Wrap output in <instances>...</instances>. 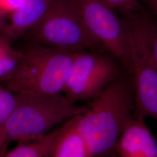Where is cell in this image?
Masks as SVG:
<instances>
[{
	"label": "cell",
	"instance_id": "obj_1",
	"mask_svg": "<svg viewBox=\"0 0 157 157\" xmlns=\"http://www.w3.org/2000/svg\"><path fill=\"white\" fill-rule=\"evenodd\" d=\"M89 101L86 111L78 115L76 129L90 157H111L115 154L118 140L133 118L132 77L124 71Z\"/></svg>",
	"mask_w": 157,
	"mask_h": 157
},
{
	"label": "cell",
	"instance_id": "obj_2",
	"mask_svg": "<svg viewBox=\"0 0 157 157\" xmlns=\"http://www.w3.org/2000/svg\"><path fill=\"white\" fill-rule=\"evenodd\" d=\"M16 107L2 129L4 148L13 141L21 143L36 140L50 132L57 124L86 111L62 93L43 95L15 93Z\"/></svg>",
	"mask_w": 157,
	"mask_h": 157
},
{
	"label": "cell",
	"instance_id": "obj_3",
	"mask_svg": "<svg viewBox=\"0 0 157 157\" xmlns=\"http://www.w3.org/2000/svg\"><path fill=\"white\" fill-rule=\"evenodd\" d=\"M17 50L19 62L11 78L3 83L5 87L14 93L43 95L62 93L75 52L26 41Z\"/></svg>",
	"mask_w": 157,
	"mask_h": 157
},
{
	"label": "cell",
	"instance_id": "obj_4",
	"mask_svg": "<svg viewBox=\"0 0 157 157\" xmlns=\"http://www.w3.org/2000/svg\"><path fill=\"white\" fill-rule=\"evenodd\" d=\"M121 15L128 28L133 67V118L157 121V68L149 40V12L141 7L137 11Z\"/></svg>",
	"mask_w": 157,
	"mask_h": 157
},
{
	"label": "cell",
	"instance_id": "obj_5",
	"mask_svg": "<svg viewBox=\"0 0 157 157\" xmlns=\"http://www.w3.org/2000/svg\"><path fill=\"white\" fill-rule=\"evenodd\" d=\"M22 38L69 52H107L87 30L75 0H52L45 15Z\"/></svg>",
	"mask_w": 157,
	"mask_h": 157
},
{
	"label": "cell",
	"instance_id": "obj_6",
	"mask_svg": "<svg viewBox=\"0 0 157 157\" xmlns=\"http://www.w3.org/2000/svg\"><path fill=\"white\" fill-rule=\"evenodd\" d=\"M86 28L107 53L132 76L133 67L127 24L100 0H75Z\"/></svg>",
	"mask_w": 157,
	"mask_h": 157
},
{
	"label": "cell",
	"instance_id": "obj_7",
	"mask_svg": "<svg viewBox=\"0 0 157 157\" xmlns=\"http://www.w3.org/2000/svg\"><path fill=\"white\" fill-rule=\"evenodd\" d=\"M124 71L118 59L107 52H76L71 73L62 93L73 102L90 101Z\"/></svg>",
	"mask_w": 157,
	"mask_h": 157
},
{
	"label": "cell",
	"instance_id": "obj_8",
	"mask_svg": "<svg viewBox=\"0 0 157 157\" xmlns=\"http://www.w3.org/2000/svg\"><path fill=\"white\" fill-rule=\"evenodd\" d=\"M118 157H157V142L144 118H132L115 147Z\"/></svg>",
	"mask_w": 157,
	"mask_h": 157
},
{
	"label": "cell",
	"instance_id": "obj_9",
	"mask_svg": "<svg viewBox=\"0 0 157 157\" xmlns=\"http://www.w3.org/2000/svg\"><path fill=\"white\" fill-rule=\"evenodd\" d=\"M51 2L52 0H26L22 6L10 13V21L0 30V34L11 43L22 38L45 15Z\"/></svg>",
	"mask_w": 157,
	"mask_h": 157
},
{
	"label": "cell",
	"instance_id": "obj_10",
	"mask_svg": "<svg viewBox=\"0 0 157 157\" xmlns=\"http://www.w3.org/2000/svg\"><path fill=\"white\" fill-rule=\"evenodd\" d=\"M78 117L68 119L61 126L32 143H21L4 157H53L59 141L76 125Z\"/></svg>",
	"mask_w": 157,
	"mask_h": 157
},
{
	"label": "cell",
	"instance_id": "obj_11",
	"mask_svg": "<svg viewBox=\"0 0 157 157\" xmlns=\"http://www.w3.org/2000/svg\"><path fill=\"white\" fill-rule=\"evenodd\" d=\"M53 157H90L84 141L76 129V125L59 141Z\"/></svg>",
	"mask_w": 157,
	"mask_h": 157
},
{
	"label": "cell",
	"instance_id": "obj_12",
	"mask_svg": "<svg viewBox=\"0 0 157 157\" xmlns=\"http://www.w3.org/2000/svg\"><path fill=\"white\" fill-rule=\"evenodd\" d=\"M20 54L12 43L0 34V82L4 83L11 78L17 69Z\"/></svg>",
	"mask_w": 157,
	"mask_h": 157
},
{
	"label": "cell",
	"instance_id": "obj_13",
	"mask_svg": "<svg viewBox=\"0 0 157 157\" xmlns=\"http://www.w3.org/2000/svg\"><path fill=\"white\" fill-rule=\"evenodd\" d=\"M16 104L15 93L0 84V129L2 132L6 122L15 108Z\"/></svg>",
	"mask_w": 157,
	"mask_h": 157
},
{
	"label": "cell",
	"instance_id": "obj_14",
	"mask_svg": "<svg viewBox=\"0 0 157 157\" xmlns=\"http://www.w3.org/2000/svg\"><path fill=\"white\" fill-rule=\"evenodd\" d=\"M114 10L121 13L134 12L140 9L139 0H100Z\"/></svg>",
	"mask_w": 157,
	"mask_h": 157
},
{
	"label": "cell",
	"instance_id": "obj_15",
	"mask_svg": "<svg viewBox=\"0 0 157 157\" xmlns=\"http://www.w3.org/2000/svg\"><path fill=\"white\" fill-rule=\"evenodd\" d=\"M148 34L152 54L157 68V19L152 15L150 12L148 17Z\"/></svg>",
	"mask_w": 157,
	"mask_h": 157
},
{
	"label": "cell",
	"instance_id": "obj_16",
	"mask_svg": "<svg viewBox=\"0 0 157 157\" xmlns=\"http://www.w3.org/2000/svg\"><path fill=\"white\" fill-rule=\"evenodd\" d=\"M26 0H0V8L9 13L19 8Z\"/></svg>",
	"mask_w": 157,
	"mask_h": 157
},
{
	"label": "cell",
	"instance_id": "obj_17",
	"mask_svg": "<svg viewBox=\"0 0 157 157\" xmlns=\"http://www.w3.org/2000/svg\"><path fill=\"white\" fill-rule=\"evenodd\" d=\"M152 15L157 19V0H141Z\"/></svg>",
	"mask_w": 157,
	"mask_h": 157
},
{
	"label": "cell",
	"instance_id": "obj_18",
	"mask_svg": "<svg viewBox=\"0 0 157 157\" xmlns=\"http://www.w3.org/2000/svg\"><path fill=\"white\" fill-rule=\"evenodd\" d=\"M9 14L7 12L4 10L3 9L0 8V30L4 26V25L6 24V19L7 15Z\"/></svg>",
	"mask_w": 157,
	"mask_h": 157
},
{
	"label": "cell",
	"instance_id": "obj_19",
	"mask_svg": "<svg viewBox=\"0 0 157 157\" xmlns=\"http://www.w3.org/2000/svg\"><path fill=\"white\" fill-rule=\"evenodd\" d=\"M4 150V137L3 134L0 129V153Z\"/></svg>",
	"mask_w": 157,
	"mask_h": 157
},
{
	"label": "cell",
	"instance_id": "obj_20",
	"mask_svg": "<svg viewBox=\"0 0 157 157\" xmlns=\"http://www.w3.org/2000/svg\"><path fill=\"white\" fill-rule=\"evenodd\" d=\"M114 157V155H112V156H111V157Z\"/></svg>",
	"mask_w": 157,
	"mask_h": 157
}]
</instances>
